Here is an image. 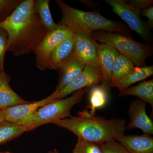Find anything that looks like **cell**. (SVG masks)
Listing matches in <instances>:
<instances>
[{
  "mask_svg": "<svg viewBox=\"0 0 153 153\" xmlns=\"http://www.w3.org/2000/svg\"><path fill=\"white\" fill-rule=\"evenodd\" d=\"M34 0H25L12 15L0 23L8 36L7 52L16 57L29 54L44 40L48 32L34 7Z\"/></svg>",
  "mask_w": 153,
  "mask_h": 153,
  "instance_id": "1",
  "label": "cell"
},
{
  "mask_svg": "<svg viewBox=\"0 0 153 153\" xmlns=\"http://www.w3.org/2000/svg\"><path fill=\"white\" fill-rule=\"evenodd\" d=\"M53 124L71 132L78 138L99 144L111 140H117L124 135L126 129L123 120H106L95 115L85 117L72 116Z\"/></svg>",
  "mask_w": 153,
  "mask_h": 153,
  "instance_id": "2",
  "label": "cell"
},
{
  "mask_svg": "<svg viewBox=\"0 0 153 153\" xmlns=\"http://www.w3.org/2000/svg\"><path fill=\"white\" fill-rule=\"evenodd\" d=\"M55 2L62 14V18L58 25L65 26L73 33L79 31L91 36L95 31L129 33L122 23L106 19L97 13L74 8L61 0H56Z\"/></svg>",
  "mask_w": 153,
  "mask_h": 153,
  "instance_id": "3",
  "label": "cell"
},
{
  "mask_svg": "<svg viewBox=\"0 0 153 153\" xmlns=\"http://www.w3.org/2000/svg\"><path fill=\"white\" fill-rule=\"evenodd\" d=\"M88 89V88H82L74 92L70 97L53 100L38 108L19 124L24 126L26 131H29L43 125L53 123L71 117V108L82 100Z\"/></svg>",
  "mask_w": 153,
  "mask_h": 153,
  "instance_id": "4",
  "label": "cell"
},
{
  "mask_svg": "<svg viewBox=\"0 0 153 153\" xmlns=\"http://www.w3.org/2000/svg\"><path fill=\"white\" fill-rule=\"evenodd\" d=\"M92 37L100 43L109 44L119 53L128 57L135 67L146 66L147 58L152 55V46L143 44L128 37L103 31H95Z\"/></svg>",
  "mask_w": 153,
  "mask_h": 153,
  "instance_id": "5",
  "label": "cell"
},
{
  "mask_svg": "<svg viewBox=\"0 0 153 153\" xmlns=\"http://www.w3.org/2000/svg\"><path fill=\"white\" fill-rule=\"evenodd\" d=\"M58 25V28L53 32L48 33L33 50L36 56V66L40 71L48 69L49 58L52 52L60 43L73 36L71 30L63 25Z\"/></svg>",
  "mask_w": 153,
  "mask_h": 153,
  "instance_id": "6",
  "label": "cell"
},
{
  "mask_svg": "<svg viewBox=\"0 0 153 153\" xmlns=\"http://www.w3.org/2000/svg\"><path fill=\"white\" fill-rule=\"evenodd\" d=\"M112 7L113 11L128 25L144 41L151 40L150 29L148 24L142 20L140 11L129 6L123 0H105Z\"/></svg>",
  "mask_w": 153,
  "mask_h": 153,
  "instance_id": "7",
  "label": "cell"
},
{
  "mask_svg": "<svg viewBox=\"0 0 153 153\" xmlns=\"http://www.w3.org/2000/svg\"><path fill=\"white\" fill-rule=\"evenodd\" d=\"M102 79V74L99 68L85 65L79 76L72 79L60 90H55L52 94L55 100L61 99L82 88L93 87L101 82Z\"/></svg>",
  "mask_w": 153,
  "mask_h": 153,
  "instance_id": "8",
  "label": "cell"
},
{
  "mask_svg": "<svg viewBox=\"0 0 153 153\" xmlns=\"http://www.w3.org/2000/svg\"><path fill=\"white\" fill-rule=\"evenodd\" d=\"M74 54L85 63L99 68L97 41L92 36L79 31L73 33Z\"/></svg>",
  "mask_w": 153,
  "mask_h": 153,
  "instance_id": "9",
  "label": "cell"
},
{
  "mask_svg": "<svg viewBox=\"0 0 153 153\" xmlns=\"http://www.w3.org/2000/svg\"><path fill=\"white\" fill-rule=\"evenodd\" d=\"M96 46L99 65L103 77L101 85L108 92L111 88L113 67L119 52L109 44L97 42Z\"/></svg>",
  "mask_w": 153,
  "mask_h": 153,
  "instance_id": "10",
  "label": "cell"
},
{
  "mask_svg": "<svg viewBox=\"0 0 153 153\" xmlns=\"http://www.w3.org/2000/svg\"><path fill=\"white\" fill-rule=\"evenodd\" d=\"M146 104L140 99L131 102L128 110L130 122L126 125V129L139 128L144 134H153V123L146 112Z\"/></svg>",
  "mask_w": 153,
  "mask_h": 153,
  "instance_id": "11",
  "label": "cell"
},
{
  "mask_svg": "<svg viewBox=\"0 0 153 153\" xmlns=\"http://www.w3.org/2000/svg\"><path fill=\"white\" fill-rule=\"evenodd\" d=\"M55 100V97L52 94L48 97L39 101L30 102L11 107L3 110L4 120L13 123H20L36 112L38 108Z\"/></svg>",
  "mask_w": 153,
  "mask_h": 153,
  "instance_id": "12",
  "label": "cell"
},
{
  "mask_svg": "<svg viewBox=\"0 0 153 153\" xmlns=\"http://www.w3.org/2000/svg\"><path fill=\"white\" fill-rule=\"evenodd\" d=\"M85 64L74 53L57 71L59 74L55 91H59L82 73Z\"/></svg>",
  "mask_w": 153,
  "mask_h": 153,
  "instance_id": "13",
  "label": "cell"
},
{
  "mask_svg": "<svg viewBox=\"0 0 153 153\" xmlns=\"http://www.w3.org/2000/svg\"><path fill=\"white\" fill-rule=\"evenodd\" d=\"M118 142L130 153H153V138L151 135H125Z\"/></svg>",
  "mask_w": 153,
  "mask_h": 153,
  "instance_id": "14",
  "label": "cell"
},
{
  "mask_svg": "<svg viewBox=\"0 0 153 153\" xmlns=\"http://www.w3.org/2000/svg\"><path fill=\"white\" fill-rule=\"evenodd\" d=\"M10 80V77L5 71L0 73V110L30 102L23 99L12 89Z\"/></svg>",
  "mask_w": 153,
  "mask_h": 153,
  "instance_id": "15",
  "label": "cell"
},
{
  "mask_svg": "<svg viewBox=\"0 0 153 153\" xmlns=\"http://www.w3.org/2000/svg\"><path fill=\"white\" fill-rule=\"evenodd\" d=\"M74 47V41L73 37L60 43L50 55L48 69L57 70L62 64L73 55Z\"/></svg>",
  "mask_w": 153,
  "mask_h": 153,
  "instance_id": "16",
  "label": "cell"
},
{
  "mask_svg": "<svg viewBox=\"0 0 153 153\" xmlns=\"http://www.w3.org/2000/svg\"><path fill=\"white\" fill-rule=\"evenodd\" d=\"M153 74V66L135 67L128 75L113 84L111 88H117L120 92L134 83L144 80Z\"/></svg>",
  "mask_w": 153,
  "mask_h": 153,
  "instance_id": "17",
  "label": "cell"
},
{
  "mask_svg": "<svg viewBox=\"0 0 153 153\" xmlns=\"http://www.w3.org/2000/svg\"><path fill=\"white\" fill-rule=\"evenodd\" d=\"M108 91L104 88L100 86H94L92 87L89 94L90 105L87 110L78 113V115L81 117H91L95 115L96 110L101 108L106 104L107 101Z\"/></svg>",
  "mask_w": 153,
  "mask_h": 153,
  "instance_id": "18",
  "label": "cell"
},
{
  "mask_svg": "<svg viewBox=\"0 0 153 153\" xmlns=\"http://www.w3.org/2000/svg\"><path fill=\"white\" fill-rule=\"evenodd\" d=\"M131 95L149 103L153 107V80L144 81L135 86L129 87L120 92V97Z\"/></svg>",
  "mask_w": 153,
  "mask_h": 153,
  "instance_id": "19",
  "label": "cell"
},
{
  "mask_svg": "<svg viewBox=\"0 0 153 153\" xmlns=\"http://www.w3.org/2000/svg\"><path fill=\"white\" fill-rule=\"evenodd\" d=\"M135 67V66L128 57L119 53L112 68L111 85L128 75Z\"/></svg>",
  "mask_w": 153,
  "mask_h": 153,
  "instance_id": "20",
  "label": "cell"
},
{
  "mask_svg": "<svg viewBox=\"0 0 153 153\" xmlns=\"http://www.w3.org/2000/svg\"><path fill=\"white\" fill-rule=\"evenodd\" d=\"M49 0L34 1V7L40 17V20L48 33L55 31L58 28L52 19L49 8Z\"/></svg>",
  "mask_w": 153,
  "mask_h": 153,
  "instance_id": "21",
  "label": "cell"
},
{
  "mask_svg": "<svg viewBox=\"0 0 153 153\" xmlns=\"http://www.w3.org/2000/svg\"><path fill=\"white\" fill-rule=\"evenodd\" d=\"M26 132L22 125L7 121L0 122V145L10 141Z\"/></svg>",
  "mask_w": 153,
  "mask_h": 153,
  "instance_id": "22",
  "label": "cell"
},
{
  "mask_svg": "<svg viewBox=\"0 0 153 153\" xmlns=\"http://www.w3.org/2000/svg\"><path fill=\"white\" fill-rule=\"evenodd\" d=\"M72 153H102L101 144L77 138Z\"/></svg>",
  "mask_w": 153,
  "mask_h": 153,
  "instance_id": "23",
  "label": "cell"
},
{
  "mask_svg": "<svg viewBox=\"0 0 153 153\" xmlns=\"http://www.w3.org/2000/svg\"><path fill=\"white\" fill-rule=\"evenodd\" d=\"M22 1V0H0V23L10 17Z\"/></svg>",
  "mask_w": 153,
  "mask_h": 153,
  "instance_id": "24",
  "label": "cell"
},
{
  "mask_svg": "<svg viewBox=\"0 0 153 153\" xmlns=\"http://www.w3.org/2000/svg\"><path fill=\"white\" fill-rule=\"evenodd\" d=\"M8 47V36L5 30L0 27V73L4 71V59Z\"/></svg>",
  "mask_w": 153,
  "mask_h": 153,
  "instance_id": "25",
  "label": "cell"
},
{
  "mask_svg": "<svg viewBox=\"0 0 153 153\" xmlns=\"http://www.w3.org/2000/svg\"><path fill=\"white\" fill-rule=\"evenodd\" d=\"M102 153H130L115 140H111L101 144Z\"/></svg>",
  "mask_w": 153,
  "mask_h": 153,
  "instance_id": "26",
  "label": "cell"
},
{
  "mask_svg": "<svg viewBox=\"0 0 153 153\" xmlns=\"http://www.w3.org/2000/svg\"><path fill=\"white\" fill-rule=\"evenodd\" d=\"M126 2L129 6L140 12L144 9L151 7L153 3L152 0H131L126 1Z\"/></svg>",
  "mask_w": 153,
  "mask_h": 153,
  "instance_id": "27",
  "label": "cell"
},
{
  "mask_svg": "<svg viewBox=\"0 0 153 153\" xmlns=\"http://www.w3.org/2000/svg\"><path fill=\"white\" fill-rule=\"evenodd\" d=\"M143 16L147 18L149 20L148 24L149 27L150 29H152L153 27V7H150L144 9L141 12Z\"/></svg>",
  "mask_w": 153,
  "mask_h": 153,
  "instance_id": "28",
  "label": "cell"
},
{
  "mask_svg": "<svg viewBox=\"0 0 153 153\" xmlns=\"http://www.w3.org/2000/svg\"><path fill=\"white\" fill-rule=\"evenodd\" d=\"M0 153H13L11 152H9V151H5V152H1ZM47 153H60L59 152L57 149H54L53 150L49 151Z\"/></svg>",
  "mask_w": 153,
  "mask_h": 153,
  "instance_id": "29",
  "label": "cell"
},
{
  "mask_svg": "<svg viewBox=\"0 0 153 153\" xmlns=\"http://www.w3.org/2000/svg\"><path fill=\"white\" fill-rule=\"evenodd\" d=\"M4 115L3 110H0V122L4 121Z\"/></svg>",
  "mask_w": 153,
  "mask_h": 153,
  "instance_id": "30",
  "label": "cell"
}]
</instances>
